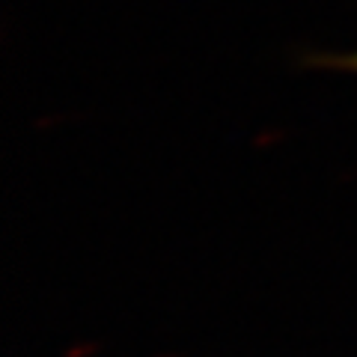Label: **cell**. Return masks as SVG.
<instances>
[{"label":"cell","mask_w":357,"mask_h":357,"mask_svg":"<svg viewBox=\"0 0 357 357\" xmlns=\"http://www.w3.org/2000/svg\"><path fill=\"white\" fill-rule=\"evenodd\" d=\"M307 63L310 66H333V69H342V72H354L357 75V51L351 54H307Z\"/></svg>","instance_id":"1"}]
</instances>
